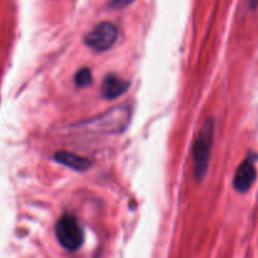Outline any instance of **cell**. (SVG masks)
Returning <instances> with one entry per match:
<instances>
[{
	"label": "cell",
	"instance_id": "obj_1",
	"mask_svg": "<svg viewBox=\"0 0 258 258\" xmlns=\"http://www.w3.org/2000/svg\"><path fill=\"white\" fill-rule=\"evenodd\" d=\"M214 123L213 118H207L203 126L201 127L197 140L193 146V163H194V176L198 181L203 180L208 171L209 160H211L212 148L214 141Z\"/></svg>",
	"mask_w": 258,
	"mask_h": 258
},
{
	"label": "cell",
	"instance_id": "obj_2",
	"mask_svg": "<svg viewBox=\"0 0 258 258\" xmlns=\"http://www.w3.org/2000/svg\"><path fill=\"white\" fill-rule=\"evenodd\" d=\"M55 237L64 249L75 252L81 248L85 242V232L77 219L71 214L60 217L55 224Z\"/></svg>",
	"mask_w": 258,
	"mask_h": 258
},
{
	"label": "cell",
	"instance_id": "obj_3",
	"mask_svg": "<svg viewBox=\"0 0 258 258\" xmlns=\"http://www.w3.org/2000/svg\"><path fill=\"white\" fill-rule=\"evenodd\" d=\"M130 108L117 107L86 122V127L105 134H117L125 130L130 122Z\"/></svg>",
	"mask_w": 258,
	"mask_h": 258
},
{
	"label": "cell",
	"instance_id": "obj_4",
	"mask_svg": "<svg viewBox=\"0 0 258 258\" xmlns=\"http://www.w3.org/2000/svg\"><path fill=\"white\" fill-rule=\"evenodd\" d=\"M117 34L118 30L115 24L102 22L85 35V43L96 52H105L115 44Z\"/></svg>",
	"mask_w": 258,
	"mask_h": 258
},
{
	"label": "cell",
	"instance_id": "obj_5",
	"mask_svg": "<svg viewBox=\"0 0 258 258\" xmlns=\"http://www.w3.org/2000/svg\"><path fill=\"white\" fill-rule=\"evenodd\" d=\"M257 160L258 156L254 153H251L237 168L233 178V186L238 193L244 194L251 190L257 179Z\"/></svg>",
	"mask_w": 258,
	"mask_h": 258
},
{
	"label": "cell",
	"instance_id": "obj_6",
	"mask_svg": "<svg viewBox=\"0 0 258 258\" xmlns=\"http://www.w3.org/2000/svg\"><path fill=\"white\" fill-rule=\"evenodd\" d=\"M130 87V82L120 76L107 75L103 80L102 86H101V93L106 100H115V98L122 96Z\"/></svg>",
	"mask_w": 258,
	"mask_h": 258
},
{
	"label": "cell",
	"instance_id": "obj_7",
	"mask_svg": "<svg viewBox=\"0 0 258 258\" xmlns=\"http://www.w3.org/2000/svg\"><path fill=\"white\" fill-rule=\"evenodd\" d=\"M54 160L76 171H85L90 169L91 161L83 156L76 155L68 151H58L54 154Z\"/></svg>",
	"mask_w": 258,
	"mask_h": 258
},
{
	"label": "cell",
	"instance_id": "obj_8",
	"mask_svg": "<svg viewBox=\"0 0 258 258\" xmlns=\"http://www.w3.org/2000/svg\"><path fill=\"white\" fill-rule=\"evenodd\" d=\"M75 83L78 87H87L92 83V73L90 68H81L75 76Z\"/></svg>",
	"mask_w": 258,
	"mask_h": 258
},
{
	"label": "cell",
	"instance_id": "obj_9",
	"mask_svg": "<svg viewBox=\"0 0 258 258\" xmlns=\"http://www.w3.org/2000/svg\"><path fill=\"white\" fill-rule=\"evenodd\" d=\"M134 0H111L110 7L115 8V9H120V8H125L130 5Z\"/></svg>",
	"mask_w": 258,
	"mask_h": 258
},
{
	"label": "cell",
	"instance_id": "obj_10",
	"mask_svg": "<svg viewBox=\"0 0 258 258\" xmlns=\"http://www.w3.org/2000/svg\"><path fill=\"white\" fill-rule=\"evenodd\" d=\"M248 4L251 9H256L258 5V0H248Z\"/></svg>",
	"mask_w": 258,
	"mask_h": 258
}]
</instances>
